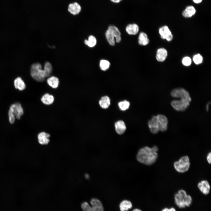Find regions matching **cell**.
<instances>
[{
	"instance_id": "6da1fadb",
	"label": "cell",
	"mask_w": 211,
	"mask_h": 211,
	"mask_svg": "<svg viewBox=\"0 0 211 211\" xmlns=\"http://www.w3.org/2000/svg\"><path fill=\"white\" fill-rule=\"evenodd\" d=\"M158 148L155 145L152 147L145 146L141 148L136 156L137 160L147 165H151L156 161L158 157Z\"/></svg>"
},
{
	"instance_id": "7a4b0ae2",
	"label": "cell",
	"mask_w": 211,
	"mask_h": 211,
	"mask_svg": "<svg viewBox=\"0 0 211 211\" xmlns=\"http://www.w3.org/2000/svg\"><path fill=\"white\" fill-rule=\"evenodd\" d=\"M174 198L176 204L180 208L189 206L192 201L191 197L187 195L183 190H179L178 193L175 195Z\"/></svg>"
},
{
	"instance_id": "3957f363",
	"label": "cell",
	"mask_w": 211,
	"mask_h": 211,
	"mask_svg": "<svg viewBox=\"0 0 211 211\" xmlns=\"http://www.w3.org/2000/svg\"><path fill=\"white\" fill-rule=\"evenodd\" d=\"M24 113L23 109L21 104L16 103L11 105L10 107L8 112V120L9 122L13 124L15 119H20Z\"/></svg>"
},
{
	"instance_id": "277c9868",
	"label": "cell",
	"mask_w": 211,
	"mask_h": 211,
	"mask_svg": "<svg viewBox=\"0 0 211 211\" xmlns=\"http://www.w3.org/2000/svg\"><path fill=\"white\" fill-rule=\"evenodd\" d=\"M30 74L34 79L39 82L43 81L47 78L41 64L38 62L33 63L31 65Z\"/></svg>"
},
{
	"instance_id": "5b68a950",
	"label": "cell",
	"mask_w": 211,
	"mask_h": 211,
	"mask_svg": "<svg viewBox=\"0 0 211 211\" xmlns=\"http://www.w3.org/2000/svg\"><path fill=\"white\" fill-rule=\"evenodd\" d=\"M175 169L180 173H184L188 171L190 166V159L188 156L181 157L178 161L173 164Z\"/></svg>"
},
{
	"instance_id": "8992f818",
	"label": "cell",
	"mask_w": 211,
	"mask_h": 211,
	"mask_svg": "<svg viewBox=\"0 0 211 211\" xmlns=\"http://www.w3.org/2000/svg\"><path fill=\"white\" fill-rule=\"evenodd\" d=\"M90 203L91 206L87 202H84L81 205V207L83 211H104V208L101 202L98 199H92Z\"/></svg>"
},
{
	"instance_id": "52a82bcc",
	"label": "cell",
	"mask_w": 211,
	"mask_h": 211,
	"mask_svg": "<svg viewBox=\"0 0 211 211\" xmlns=\"http://www.w3.org/2000/svg\"><path fill=\"white\" fill-rule=\"evenodd\" d=\"M170 94L173 97L180 98L181 99L185 100L189 102L191 99L188 91L185 89L181 87L173 89Z\"/></svg>"
},
{
	"instance_id": "ba28073f",
	"label": "cell",
	"mask_w": 211,
	"mask_h": 211,
	"mask_svg": "<svg viewBox=\"0 0 211 211\" xmlns=\"http://www.w3.org/2000/svg\"><path fill=\"white\" fill-rule=\"evenodd\" d=\"M190 102L185 100H175L172 101L171 104L176 110L183 111L186 110L190 106Z\"/></svg>"
},
{
	"instance_id": "9c48e42d",
	"label": "cell",
	"mask_w": 211,
	"mask_h": 211,
	"mask_svg": "<svg viewBox=\"0 0 211 211\" xmlns=\"http://www.w3.org/2000/svg\"><path fill=\"white\" fill-rule=\"evenodd\" d=\"M81 5L77 2H73L69 3L68 5L67 8L68 12L74 16L79 15L81 13Z\"/></svg>"
},
{
	"instance_id": "30bf717a",
	"label": "cell",
	"mask_w": 211,
	"mask_h": 211,
	"mask_svg": "<svg viewBox=\"0 0 211 211\" xmlns=\"http://www.w3.org/2000/svg\"><path fill=\"white\" fill-rule=\"evenodd\" d=\"M148 125L151 132L153 134L157 133L159 131V125L156 116L153 115L148 122Z\"/></svg>"
},
{
	"instance_id": "8fae6325",
	"label": "cell",
	"mask_w": 211,
	"mask_h": 211,
	"mask_svg": "<svg viewBox=\"0 0 211 211\" xmlns=\"http://www.w3.org/2000/svg\"><path fill=\"white\" fill-rule=\"evenodd\" d=\"M159 33L162 39H166L168 41H171L173 39V35L167 26H164L160 28L159 30Z\"/></svg>"
},
{
	"instance_id": "7c38bea8",
	"label": "cell",
	"mask_w": 211,
	"mask_h": 211,
	"mask_svg": "<svg viewBox=\"0 0 211 211\" xmlns=\"http://www.w3.org/2000/svg\"><path fill=\"white\" fill-rule=\"evenodd\" d=\"M159 125V130L161 132L166 131L168 128V120L166 117L162 114L156 115Z\"/></svg>"
},
{
	"instance_id": "4fadbf2b",
	"label": "cell",
	"mask_w": 211,
	"mask_h": 211,
	"mask_svg": "<svg viewBox=\"0 0 211 211\" xmlns=\"http://www.w3.org/2000/svg\"><path fill=\"white\" fill-rule=\"evenodd\" d=\"M198 187L201 192L204 195H207L210 192V186L206 180L201 181L198 184Z\"/></svg>"
},
{
	"instance_id": "5bb4252c",
	"label": "cell",
	"mask_w": 211,
	"mask_h": 211,
	"mask_svg": "<svg viewBox=\"0 0 211 211\" xmlns=\"http://www.w3.org/2000/svg\"><path fill=\"white\" fill-rule=\"evenodd\" d=\"M50 135L44 132H42L38 134V138L39 143L42 145L47 144L50 142L49 138Z\"/></svg>"
},
{
	"instance_id": "9a60e30c",
	"label": "cell",
	"mask_w": 211,
	"mask_h": 211,
	"mask_svg": "<svg viewBox=\"0 0 211 211\" xmlns=\"http://www.w3.org/2000/svg\"><path fill=\"white\" fill-rule=\"evenodd\" d=\"M115 127L116 132L119 135L123 134L126 129L124 122L122 120L116 122L115 124Z\"/></svg>"
},
{
	"instance_id": "2e32d148",
	"label": "cell",
	"mask_w": 211,
	"mask_h": 211,
	"mask_svg": "<svg viewBox=\"0 0 211 211\" xmlns=\"http://www.w3.org/2000/svg\"><path fill=\"white\" fill-rule=\"evenodd\" d=\"M196 12L194 6L190 5L187 6L182 13L183 16L186 18H190L194 16Z\"/></svg>"
},
{
	"instance_id": "e0dca14e",
	"label": "cell",
	"mask_w": 211,
	"mask_h": 211,
	"mask_svg": "<svg viewBox=\"0 0 211 211\" xmlns=\"http://www.w3.org/2000/svg\"><path fill=\"white\" fill-rule=\"evenodd\" d=\"M167 55V50L164 48H160L158 49L156 52V58L160 62L164 61Z\"/></svg>"
},
{
	"instance_id": "ac0fdd59",
	"label": "cell",
	"mask_w": 211,
	"mask_h": 211,
	"mask_svg": "<svg viewBox=\"0 0 211 211\" xmlns=\"http://www.w3.org/2000/svg\"><path fill=\"white\" fill-rule=\"evenodd\" d=\"M47 84L53 89H56L59 84V80L58 78L54 76H50L47 80Z\"/></svg>"
},
{
	"instance_id": "d6986e66",
	"label": "cell",
	"mask_w": 211,
	"mask_h": 211,
	"mask_svg": "<svg viewBox=\"0 0 211 211\" xmlns=\"http://www.w3.org/2000/svg\"><path fill=\"white\" fill-rule=\"evenodd\" d=\"M108 29L115 38L116 42H120L121 40V33L118 28L115 26L110 25L108 27Z\"/></svg>"
},
{
	"instance_id": "ffe728a7",
	"label": "cell",
	"mask_w": 211,
	"mask_h": 211,
	"mask_svg": "<svg viewBox=\"0 0 211 211\" xmlns=\"http://www.w3.org/2000/svg\"><path fill=\"white\" fill-rule=\"evenodd\" d=\"M14 85L15 88L20 91L24 90L26 88L25 84L22 79L20 77L16 78L14 80Z\"/></svg>"
},
{
	"instance_id": "44dd1931",
	"label": "cell",
	"mask_w": 211,
	"mask_h": 211,
	"mask_svg": "<svg viewBox=\"0 0 211 211\" xmlns=\"http://www.w3.org/2000/svg\"><path fill=\"white\" fill-rule=\"evenodd\" d=\"M139 30L138 26L136 24H130L126 28V32L129 35H135L137 34Z\"/></svg>"
},
{
	"instance_id": "7402d4cb",
	"label": "cell",
	"mask_w": 211,
	"mask_h": 211,
	"mask_svg": "<svg viewBox=\"0 0 211 211\" xmlns=\"http://www.w3.org/2000/svg\"><path fill=\"white\" fill-rule=\"evenodd\" d=\"M41 101L44 104L49 105L53 103L54 101V98L53 95L46 93L42 96Z\"/></svg>"
},
{
	"instance_id": "603a6c76",
	"label": "cell",
	"mask_w": 211,
	"mask_h": 211,
	"mask_svg": "<svg viewBox=\"0 0 211 211\" xmlns=\"http://www.w3.org/2000/svg\"><path fill=\"white\" fill-rule=\"evenodd\" d=\"M132 203L129 200H125L120 204L119 208L120 211H127L132 207Z\"/></svg>"
},
{
	"instance_id": "cb8c5ba5",
	"label": "cell",
	"mask_w": 211,
	"mask_h": 211,
	"mask_svg": "<svg viewBox=\"0 0 211 211\" xmlns=\"http://www.w3.org/2000/svg\"><path fill=\"white\" fill-rule=\"evenodd\" d=\"M99 104L102 108L106 109L108 108L110 104V98L107 96L102 97L99 101Z\"/></svg>"
},
{
	"instance_id": "d4e9b609",
	"label": "cell",
	"mask_w": 211,
	"mask_h": 211,
	"mask_svg": "<svg viewBox=\"0 0 211 211\" xmlns=\"http://www.w3.org/2000/svg\"><path fill=\"white\" fill-rule=\"evenodd\" d=\"M149 42V40L146 34L143 32H141L138 38L139 44L145 46L148 44Z\"/></svg>"
},
{
	"instance_id": "484cf974",
	"label": "cell",
	"mask_w": 211,
	"mask_h": 211,
	"mask_svg": "<svg viewBox=\"0 0 211 211\" xmlns=\"http://www.w3.org/2000/svg\"><path fill=\"white\" fill-rule=\"evenodd\" d=\"M96 43L97 40L96 38L92 35L89 36L88 40L85 39L84 40L85 45L90 47H94L96 45Z\"/></svg>"
},
{
	"instance_id": "4316f807",
	"label": "cell",
	"mask_w": 211,
	"mask_h": 211,
	"mask_svg": "<svg viewBox=\"0 0 211 211\" xmlns=\"http://www.w3.org/2000/svg\"><path fill=\"white\" fill-rule=\"evenodd\" d=\"M43 69L47 77H49L52 71V67L51 63L48 61L46 62L45 63Z\"/></svg>"
},
{
	"instance_id": "83f0119b",
	"label": "cell",
	"mask_w": 211,
	"mask_h": 211,
	"mask_svg": "<svg viewBox=\"0 0 211 211\" xmlns=\"http://www.w3.org/2000/svg\"><path fill=\"white\" fill-rule=\"evenodd\" d=\"M106 36L109 43L111 45H115V37L111 32L108 29L106 33Z\"/></svg>"
},
{
	"instance_id": "f1b7e54d",
	"label": "cell",
	"mask_w": 211,
	"mask_h": 211,
	"mask_svg": "<svg viewBox=\"0 0 211 211\" xmlns=\"http://www.w3.org/2000/svg\"><path fill=\"white\" fill-rule=\"evenodd\" d=\"M119 109L122 111H125L128 109L130 107V103L127 100L120 101L118 103Z\"/></svg>"
},
{
	"instance_id": "f546056e",
	"label": "cell",
	"mask_w": 211,
	"mask_h": 211,
	"mask_svg": "<svg viewBox=\"0 0 211 211\" xmlns=\"http://www.w3.org/2000/svg\"><path fill=\"white\" fill-rule=\"evenodd\" d=\"M110 66V62L105 59L101 60L99 63V66L101 69L104 71L108 70Z\"/></svg>"
},
{
	"instance_id": "4dcf8cb0",
	"label": "cell",
	"mask_w": 211,
	"mask_h": 211,
	"mask_svg": "<svg viewBox=\"0 0 211 211\" xmlns=\"http://www.w3.org/2000/svg\"><path fill=\"white\" fill-rule=\"evenodd\" d=\"M203 60L202 56L199 54H196L193 57V61L196 64H199L202 63Z\"/></svg>"
},
{
	"instance_id": "1f68e13d",
	"label": "cell",
	"mask_w": 211,
	"mask_h": 211,
	"mask_svg": "<svg viewBox=\"0 0 211 211\" xmlns=\"http://www.w3.org/2000/svg\"><path fill=\"white\" fill-rule=\"evenodd\" d=\"M182 63L184 66H189L191 64V60L189 57H186L183 59Z\"/></svg>"
},
{
	"instance_id": "d6a6232c",
	"label": "cell",
	"mask_w": 211,
	"mask_h": 211,
	"mask_svg": "<svg viewBox=\"0 0 211 211\" xmlns=\"http://www.w3.org/2000/svg\"><path fill=\"white\" fill-rule=\"evenodd\" d=\"M211 152H210L207 154V157H206L208 163L209 164H211Z\"/></svg>"
},
{
	"instance_id": "836d02e7",
	"label": "cell",
	"mask_w": 211,
	"mask_h": 211,
	"mask_svg": "<svg viewBox=\"0 0 211 211\" xmlns=\"http://www.w3.org/2000/svg\"><path fill=\"white\" fill-rule=\"evenodd\" d=\"M162 211H176V210L174 208L172 207L170 209H168L167 208H165Z\"/></svg>"
},
{
	"instance_id": "e575fe53",
	"label": "cell",
	"mask_w": 211,
	"mask_h": 211,
	"mask_svg": "<svg viewBox=\"0 0 211 211\" xmlns=\"http://www.w3.org/2000/svg\"><path fill=\"white\" fill-rule=\"evenodd\" d=\"M203 0H193V2L197 4H199L201 3Z\"/></svg>"
},
{
	"instance_id": "d590c367",
	"label": "cell",
	"mask_w": 211,
	"mask_h": 211,
	"mask_svg": "<svg viewBox=\"0 0 211 211\" xmlns=\"http://www.w3.org/2000/svg\"><path fill=\"white\" fill-rule=\"evenodd\" d=\"M122 0H110L111 2L115 3H119Z\"/></svg>"
},
{
	"instance_id": "8d00e7d4",
	"label": "cell",
	"mask_w": 211,
	"mask_h": 211,
	"mask_svg": "<svg viewBox=\"0 0 211 211\" xmlns=\"http://www.w3.org/2000/svg\"><path fill=\"white\" fill-rule=\"evenodd\" d=\"M210 103V102H209L207 104L206 106V110L207 111H208L209 110V105Z\"/></svg>"
},
{
	"instance_id": "74e56055",
	"label": "cell",
	"mask_w": 211,
	"mask_h": 211,
	"mask_svg": "<svg viewBox=\"0 0 211 211\" xmlns=\"http://www.w3.org/2000/svg\"><path fill=\"white\" fill-rule=\"evenodd\" d=\"M85 177L87 179L89 178V175L87 173L86 174H85Z\"/></svg>"
},
{
	"instance_id": "f35d334b",
	"label": "cell",
	"mask_w": 211,
	"mask_h": 211,
	"mask_svg": "<svg viewBox=\"0 0 211 211\" xmlns=\"http://www.w3.org/2000/svg\"><path fill=\"white\" fill-rule=\"evenodd\" d=\"M132 211H142V210L139 209L135 208Z\"/></svg>"
},
{
	"instance_id": "ab89813d",
	"label": "cell",
	"mask_w": 211,
	"mask_h": 211,
	"mask_svg": "<svg viewBox=\"0 0 211 211\" xmlns=\"http://www.w3.org/2000/svg\"><path fill=\"white\" fill-rule=\"evenodd\" d=\"M48 46L49 47L52 48H54L55 47L54 45L52 46Z\"/></svg>"
}]
</instances>
